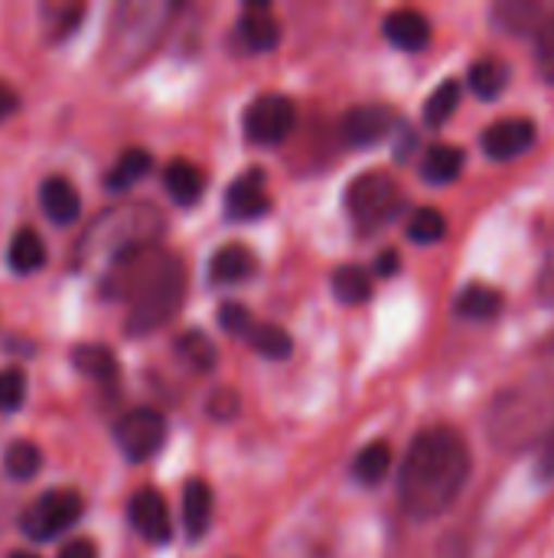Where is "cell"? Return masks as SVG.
Listing matches in <instances>:
<instances>
[{"label": "cell", "mask_w": 554, "mask_h": 558, "mask_svg": "<svg viewBox=\"0 0 554 558\" xmlns=\"http://www.w3.org/2000/svg\"><path fill=\"white\" fill-rule=\"evenodd\" d=\"M10 558H39L36 553H29V549H23V553H13Z\"/></svg>", "instance_id": "43"}, {"label": "cell", "mask_w": 554, "mask_h": 558, "mask_svg": "<svg viewBox=\"0 0 554 558\" xmlns=\"http://www.w3.org/2000/svg\"><path fill=\"white\" fill-rule=\"evenodd\" d=\"M212 510H216V500H212V487L199 477L186 481L183 487V530L189 539H202L209 523H212Z\"/></svg>", "instance_id": "17"}, {"label": "cell", "mask_w": 554, "mask_h": 558, "mask_svg": "<svg viewBox=\"0 0 554 558\" xmlns=\"http://www.w3.org/2000/svg\"><path fill=\"white\" fill-rule=\"evenodd\" d=\"M118 281H111L114 294L131 301V314L124 330L131 337H147L167 327L186 298V268L173 252H157V245L131 252L111 262Z\"/></svg>", "instance_id": "2"}, {"label": "cell", "mask_w": 554, "mask_h": 558, "mask_svg": "<svg viewBox=\"0 0 554 558\" xmlns=\"http://www.w3.org/2000/svg\"><path fill=\"white\" fill-rule=\"evenodd\" d=\"M7 262L16 275H33L46 265V242L36 229H16L7 248Z\"/></svg>", "instance_id": "23"}, {"label": "cell", "mask_w": 554, "mask_h": 558, "mask_svg": "<svg viewBox=\"0 0 554 558\" xmlns=\"http://www.w3.org/2000/svg\"><path fill=\"white\" fill-rule=\"evenodd\" d=\"M245 340L251 343L255 353H261L264 360H274V363H281V360H287L294 353L291 333L284 327H278V324H255Z\"/></svg>", "instance_id": "28"}, {"label": "cell", "mask_w": 554, "mask_h": 558, "mask_svg": "<svg viewBox=\"0 0 554 558\" xmlns=\"http://www.w3.org/2000/svg\"><path fill=\"white\" fill-rule=\"evenodd\" d=\"M163 186L180 206H196L206 193V173L189 160H173L163 170Z\"/></svg>", "instance_id": "18"}, {"label": "cell", "mask_w": 554, "mask_h": 558, "mask_svg": "<svg viewBox=\"0 0 554 558\" xmlns=\"http://www.w3.org/2000/svg\"><path fill=\"white\" fill-rule=\"evenodd\" d=\"M59 558H98V546L91 539H72L69 546H62Z\"/></svg>", "instance_id": "41"}, {"label": "cell", "mask_w": 554, "mask_h": 558, "mask_svg": "<svg viewBox=\"0 0 554 558\" xmlns=\"http://www.w3.org/2000/svg\"><path fill=\"white\" fill-rule=\"evenodd\" d=\"M382 29H385V39L392 46L405 49V52H421L431 43V20L421 10H411V7L389 13Z\"/></svg>", "instance_id": "13"}, {"label": "cell", "mask_w": 554, "mask_h": 558, "mask_svg": "<svg viewBox=\"0 0 554 558\" xmlns=\"http://www.w3.org/2000/svg\"><path fill=\"white\" fill-rule=\"evenodd\" d=\"M535 137H539V131L529 118H506V121H496L483 131L480 147L493 160H516L526 150H532Z\"/></svg>", "instance_id": "11"}, {"label": "cell", "mask_w": 554, "mask_h": 558, "mask_svg": "<svg viewBox=\"0 0 554 558\" xmlns=\"http://www.w3.org/2000/svg\"><path fill=\"white\" fill-rule=\"evenodd\" d=\"M398 268H402V255H398L395 248H385V252H379V258H376V271H379L382 278H392V275H398Z\"/></svg>", "instance_id": "40"}, {"label": "cell", "mask_w": 554, "mask_h": 558, "mask_svg": "<svg viewBox=\"0 0 554 558\" xmlns=\"http://www.w3.org/2000/svg\"><path fill=\"white\" fill-rule=\"evenodd\" d=\"M405 209V196L389 173H362L346 190V213L362 229H382Z\"/></svg>", "instance_id": "5"}, {"label": "cell", "mask_w": 554, "mask_h": 558, "mask_svg": "<svg viewBox=\"0 0 554 558\" xmlns=\"http://www.w3.org/2000/svg\"><path fill=\"white\" fill-rule=\"evenodd\" d=\"M238 36L251 52H271L281 43V23L268 3H248L238 20Z\"/></svg>", "instance_id": "14"}, {"label": "cell", "mask_w": 554, "mask_h": 558, "mask_svg": "<svg viewBox=\"0 0 554 558\" xmlns=\"http://www.w3.org/2000/svg\"><path fill=\"white\" fill-rule=\"evenodd\" d=\"M39 206L49 222L56 226H72L82 216V196L65 177H46L39 186Z\"/></svg>", "instance_id": "15"}, {"label": "cell", "mask_w": 554, "mask_h": 558, "mask_svg": "<svg viewBox=\"0 0 554 558\" xmlns=\"http://www.w3.org/2000/svg\"><path fill=\"white\" fill-rule=\"evenodd\" d=\"M545 415H549V405L542 396L509 389L493 402L487 428L500 451H526L545 432Z\"/></svg>", "instance_id": "3"}, {"label": "cell", "mask_w": 554, "mask_h": 558, "mask_svg": "<svg viewBox=\"0 0 554 558\" xmlns=\"http://www.w3.org/2000/svg\"><path fill=\"white\" fill-rule=\"evenodd\" d=\"M398 128V114L389 105H356L340 121V137L349 147H372Z\"/></svg>", "instance_id": "9"}, {"label": "cell", "mask_w": 554, "mask_h": 558, "mask_svg": "<svg viewBox=\"0 0 554 558\" xmlns=\"http://www.w3.org/2000/svg\"><path fill=\"white\" fill-rule=\"evenodd\" d=\"M82 510H85V500L78 490H46L20 517V530L33 543H49V539L62 536L72 523H78Z\"/></svg>", "instance_id": "6"}, {"label": "cell", "mask_w": 554, "mask_h": 558, "mask_svg": "<svg viewBox=\"0 0 554 558\" xmlns=\"http://www.w3.org/2000/svg\"><path fill=\"white\" fill-rule=\"evenodd\" d=\"M271 209V196L264 190V173L261 170H248L242 173L229 193H225V216L229 219H242V222H251V219H261L268 216Z\"/></svg>", "instance_id": "12"}, {"label": "cell", "mask_w": 554, "mask_h": 558, "mask_svg": "<svg viewBox=\"0 0 554 558\" xmlns=\"http://www.w3.org/2000/svg\"><path fill=\"white\" fill-rule=\"evenodd\" d=\"M238 412H242V396L235 392V389H219V392H212V399L206 402V415L212 418V422H232V418H238Z\"/></svg>", "instance_id": "37"}, {"label": "cell", "mask_w": 554, "mask_h": 558, "mask_svg": "<svg viewBox=\"0 0 554 558\" xmlns=\"http://www.w3.org/2000/svg\"><path fill=\"white\" fill-rule=\"evenodd\" d=\"M532 39H535V65H539L542 78L549 85H554V10L542 16V23L532 33Z\"/></svg>", "instance_id": "34"}, {"label": "cell", "mask_w": 554, "mask_h": 558, "mask_svg": "<svg viewBox=\"0 0 554 558\" xmlns=\"http://www.w3.org/2000/svg\"><path fill=\"white\" fill-rule=\"evenodd\" d=\"M16 105H20L16 92H13L10 85H3V82H0V121H7V118L16 111Z\"/></svg>", "instance_id": "42"}, {"label": "cell", "mask_w": 554, "mask_h": 558, "mask_svg": "<svg viewBox=\"0 0 554 558\" xmlns=\"http://www.w3.org/2000/svg\"><path fill=\"white\" fill-rule=\"evenodd\" d=\"M457 105H460V82H457V78L441 82V85L434 88V95L428 98V105H424V124H428V128L447 124V121L454 118Z\"/></svg>", "instance_id": "31"}, {"label": "cell", "mask_w": 554, "mask_h": 558, "mask_svg": "<svg viewBox=\"0 0 554 558\" xmlns=\"http://www.w3.org/2000/svg\"><path fill=\"white\" fill-rule=\"evenodd\" d=\"M444 235H447V219H444L441 209H434V206L415 209V216H411V222H408V239H411V242H418V245H434V242H441Z\"/></svg>", "instance_id": "32"}, {"label": "cell", "mask_w": 554, "mask_h": 558, "mask_svg": "<svg viewBox=\"0 0 554 558\" xmlns=\"http://www.w3.org/2000/svg\"><path fill=\"white\" fill-rule=\"evenodd\" d=\"M42 13H46V29H49V36L52 39H65L69 33H75V26L82 23V16H85V3H49V7H42Z\"/></svg>", "instance_id": "33"}, {"label": "cell", "mask_w": 554, "mask_h": 558, "mask_svg": "<svg viewBox=\"0 0 554 558\" xmlns=\"http://www.w3.org/2000/svg\"><path fill=\"white\" fill-rule=\"evenodd\" d=\"M464 163H467V154L460 147L434 144V147H428V154L421 160V177L431 186H447V183H454L464 173Z\"/></svg>", "instance_id": "20"}, {"label": "cell", "mask_w": 554, "mask_h": 558, "mask_svg": "<svg viewBox=\"0 0 554 558\" xmlns=\"http://www.w3.org/2000/svg\"><path fill=\"white\" fill-rule=\"evenodd\" d=\"M26 402V376L23 369L0 373V412H16Z\"/></svg>", "instance_id": "35"}, {"label": "cell", "mask_w": 554, "mask_h": 558, "mask_svg": "<svg viewBox=\"0 0 554 558\" xmlns=\"http://www.w3.org/2000/svg\"><path fill=\"white\" fill-rule=\"evenodd\" d=\"M219 327L225 330V333H232V337H248V330L255 327V320H251V314H248V307L245 304H235V301H229V304H222L219 307Z\"/></svg>", "instance_id": "36"}, {"label": "cell", "mask_w": 554, "mask_h": 558, "mask_svg": "<svg viewBox=\"0 0 554 558\" xmlns=\"http://www.w3.org/2000/svg\"><path fill=\"white\" fill-rule=\"evenodd\" d=\"M470 88L483 98V101H493V98H500L503 92H506V85H509V78H513V72H509V65L500 59V56H483V59H477L473 65H470Z\"/></svg>", "instance_id": "22"}, {"label": "cell", "mask_w": 554, "mask_h": 558, "mask_svg": "<svg viewBox=\"0 0 554 558\" xmlns=\"http://www.w3.org/2000/svg\"><path fill=\"white\" fill-rule=\"evenodd\" d=\"M372 275L362 268V265H343L333 271V294L336 301L356 307V304H366L372 298Z\"/></svg>", "instance_id": "27"}, {"label": "cell", "mask_w": 554, "mask_h": 558, "mask_svg": "<svg viewBox=\"0 0 554 558\" xmlns=\"http://www.w3.org/2000/svg\"><path fill=\"white\" fill-rule=\"evenodd\" d=\"M258 271V258L245 245H222L209 258V281L212 284H242Z\"/></svg>", "instance_id": "16"}, {"label": "cell", "mask_w": 554, "mask_h": 558, "mask_svg": "<svg viewBox=\"0 0 554 558\" xmlns=\"http://www.w3.org/2000/svg\"><path fill=\"white\" fill-rule=\"evenodd\" d=\"M470 481V448L454 428L421 432L398 471V497L408 517L434 520L447 513Z\"/></svg>", "instance_id": "1"}, {"label": "cell", "mask_w": 554, "mask_h": 558, "mask_svg": "<svg viewBox=\"0 0 554 558\" xmlns=\"http://www.w3.org/2000/svg\"><path fill=\"white\" fill-rule=\"evenodd\" d=\"M389 471H392V448L385 441H372L369 448H362L359 458H356V464H353L356 481L366 484V487L382 484L389 477Z\"/></svg>", "instance_id": "29"}, {"label": "cell", "mask_w": 554, "mask_h": 558, "mask_svg": "<svg viewBox=\"0 0 554 558\" xmlns=\"http://www.w3.org/2000/svg\"><path fill=\"white\" fill-rule=\"evenodd\" d=\"M163 229V216L153 206H121V213L101 216L88 232V248L108 252L111 262L157 245V232Z\"/></svg>", "instance_id": "4"}, {"label": "cell", "mask_w": 554, "mask_h": 558, "mask_svg": "<svg viewBox=\"0 0 554 558\" xmlns=\"http://www.w3.org/2000/svg\"><path fill=\"white\" fill-rule=\"evenodd\" d=\"M127 523H131V530H134L140 539H147V543H153V546H167V543L173 539L170 507H167V500H163L157 490H150V487L137 490V494L131 497V504H127Z\"/></svg>", "instance_id": "10"}, {"label": "cell", "mask_w": 554, "mask_h": 558, "mask_svg": "<svg viewBox=\"0 0 554 558\" xmlns=\"http://www.w3.org/2000/svg\"><path fill=\"white\" fill-rule=\"evenodd\" d=\"M150 170H153V157H150L144 147H131V150H124V154L118 157V163L108 170L104 186H108L111 193H124V190H131L134 183H140Z\"/></svg>", "instance_id": "24"}, {"label": "cell", "mask_w": 554, "mask_h": 558, "mask_svg": "<svg viewBox=\"0 0 554 558\" xmlns=\"http://www.w3.org/2000/svg\"><path fill=\"white\" fill-rule=\"evenodd\" d=\"M39 468H42V451L33 441H13L3 454V474L16 484L33 481Z\"/></svg>", "instance_id": "30"}, {"label": "cell", "mask_w": 554, "mask_h": 558, "mask_svg": "<svg viewBox=\"0 0 554 558\" xmlns=\"http://www.w3.org/2000/svg\"><path fill=\"white\" fill-rule=\"evenodd\" d=\"M539 298L554 307V239H552V248H549V255H545V265H542V275H539Z\"/></svg>", "instance_id": "38"}, {"label": "cell", "mask_w": 554, "mask_h": 558, "mask_svg": "<svg viewBox=\"0 0 554 558\" xmlns=\"http://www.w3.org/2000/svg\"><path fill=\"white\" fill-rule=\"evenodd\" d=\"M506 298L496 291V288H487V284H467L460 291V298L454 301V314L464 317V320H477V324H487V320H496L500 311H503Z\"/></svg>", "instance_id": "21"}, {"label": "cell", "mask_w": 554, "mask_h": 558, "mask_svg": "<svg viewBox=\"0 0 554 558\" xmlns=\"http://www.w3.org/2000/svg\"><path fill=\"white\" fill-rule=\"evenodd\" d=\"M173 350L183 360V366H189L193 373H212L216 363H219V350H216V343L202 330L180 333L176 343H173Z\"/></svg>", "instance_id": "25"}, {"label": "cell", "mask_w": 554, "mask_h": 558, "mask_svg": "<svg viewBox=\"0 0 554 558\" xmlns=\"http://www.w3.org/2000/svg\"><path fill=\"white\" fill-rule=\"evenodd\" d=\"M114 441L121 454L134 464L150 461L167 441V418L157 409H134L114 425Z\"/></svg>", "instance_id": "8"}, {"label": "cell", "mask_w": 554, "mask_h": 558, "mask_svg": "<svg viewBox=\"0 0 554 558\" xmlns=\"http://www.w3.org/2000/svg\"><path fill=\"white\" fill-rule=\"evenodd\" d=\"M539 477H542V481H552L554 477V425L552 432L545 435L542 451H539Z\"/></svg>", "instance_id": "39"}, {"label": "cell", "mask_w": 554, "mask_h": 558, "mask_svg": "<svg viewBox=\"0 0 554 558\" xmlns=\"http://www.w3.org/2000/svg\"><path fill=\"white\" fill-rule=\"evenodd\" d=\"M297 124V105L287 95H258L245 111V137L261 147L284 144Z\"/></svg>", "instance_id": "7"}, {"label": "cell", "mask_w": 554, "mask_h": 558, "mask_svg": "<svg viewBox=\"0 0 554 558\" xmlns=\"http://www.w3.org/2000/svg\"><path fill=\"white\" fill-rule=\"evenodd\" d=\"M545 10L535 0H500L493 7V23L503 33H516V36H532L542 23Z\"/></svg>", "instance_id": "19"}, {"label": "cell", "mask_w": 554, "mask_h": 558, "mask_svg": "<svg viewBox=\"0 0 554 558\" xmlns=\"http://www.w3.org/2000/svg\"><path fill=\"white\" fill-rule=\"evenodd\" d=\"M72 366L82 376L95 379V383H108V379L118 376V356L108 347H101V343H82V347H75L72 350Z\"/></svg>", "instance_id": "26"}]
</instances>
